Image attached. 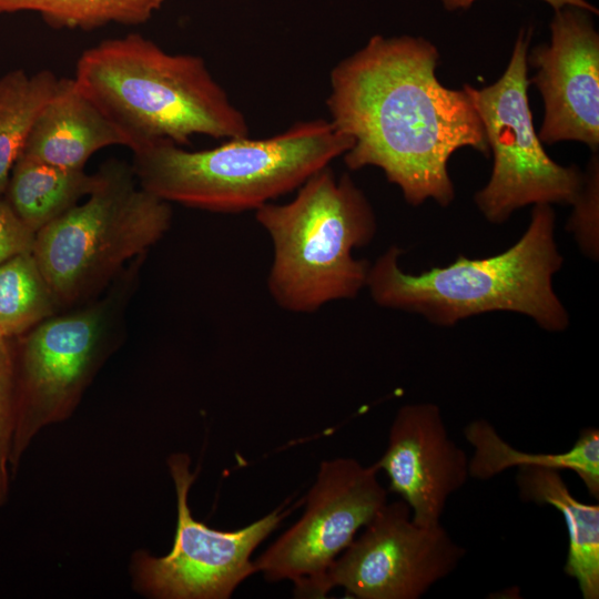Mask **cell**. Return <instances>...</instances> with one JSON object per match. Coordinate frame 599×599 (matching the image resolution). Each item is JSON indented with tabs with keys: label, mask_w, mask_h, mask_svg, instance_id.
Wrapping results in <instances>:
<instances>
[{
	"label": "cell",
	"mask_w": 599,
	"mask_h": 599,
	"mask_svg": "<svg viewBox=\"0 0 599 599\" xmlns=\"http://www.w3.org/2000/svg\"><path fill=\"white\" fill-rule=\"evenodd\" d=\"M438 58L423 38L376 34L329 74V121L353 142L343 155L346 166L379 167L412 205L453 202L447 164L455 151L489 153L465 90L437 79Z\"/></svg>",
	"instance_id": "cell-1"
},
{
	"label": "cell",
	"mask_w": 599,
	"mask_h": 599,
	"mask_svg": "<svg viewBox=\"0 0 599 599\" xmlns=\"http://www.w3.org/2000/svg\"><path fill=\"white\" fill-rule=\"evenodd\" d=\"M73 79L132 152L162 141L184 146L194 135L250 134L244 114L201 57L170 53L140 33L83 50Z\"/></svg>",
	"instance_id": "cell-2"
},
{
	"label": "cell",
	"mask_w": 599,
	"mask_h": 599,
	"mask_svg": "<svg viewBox=\"0 0 599 599\" xmlns=\"http://www.w3.org/2000/svg\"><path fill=\"white\" fill-rule=\"evenodd\" d=\"M400 254L392 246L369 266L366 287L383 307L416 313L439 326L494 311L524 314L549 332L569 325L568 312L552 286L562 256L549 204L535 205L521 237L494 256L470 260L460 255L446 266L410 274L400 268Z\"/></svg>",
	"instance_id": "cell-3"
},
{
	"label": "cell",
	"mask_w": 599,
	"mask_h": 599,
	"mask_svg": "<svg viewBox=\"0 0 599 599\" xmlns=\"http://www.w3.org/2000/svg\"><path fill=\"white\" fill-rule=\"evenodd\" d=\"M352 140L329 120L298 121L264 139H230L202 151L169 141L133 152L138 184L169 203L217 213L256 211L343 156Z\"/></svg>",
	"instance_id": "cell-4"
},
{
	"label": "cell",
	"mask_w": 599,
	"mask_h": 599,
	"mask_svg": "<svg viewBox=\"0 0 599 599\" xmlns=\"http://www.w3.org/2000/svg\"><path fill=\"white\" fill-rule=\"evenodd\" d=\"M296 191L288 203L262 205L255 217L273 245L272 298L288 312L312 313L366 287L370 265L353 251L373 240L376 219L351 176L337 177L329 166Z\"/></svg>",
	"instance_id": "cell-5"
},
{
	"label": "cell",
	"mask_w": 599,
	"mask_h": 599,
	"mask_svg": "<svg viewBox=\"0 0 599 599\" xmlns=\"http://www.w3.org/2000/svg\"><path fill=\"white\" fill-rule=\"evenodd\" d=\"M99 185L35 233L32 254L59 308L82 303L167 232L169 202L142 189L132 166L109 161Z\"/></svg>",
	"instance_id": "cell-6"
},
{
	"label": "cell",
	"mask_w": 599,
	"mask_h": 599,
	"mask_svg": "<svg viewBox=\"0 0 599 599\" xmlns=\"http://www.w3.org/2000/svg\"><path fill=\"white\" fill-rule=\"evenodd\" d=\"M119 296L54 314L13 337L16 423L10 468L44 427L77 409L115 344Z\"/></svg>",
	"instance_id": "cell-7"
},
{
	"label": "cell",
	"mask_w": 599,
	"mask_h": 599,
	"mask_svg": "<svg viewBox=\"0 0 599 599\" xmlns=\"http://www.w3.org/2000/svg\"><path fill=\"white\" fill-rule=\"evenodd\" d=\"M530 31L521 30L507 69L491 85L464 90L484 125L494 166L488 183L476 193L484 216L502 223L529 204H573L585 176L546 153L534 128L528 102L527 52Z\"/></svg>",
	"instance_id": "cell-8"
},
{
	"label": "cell",
	"mask_w": 599,
	"mask_h": 599,
	"mask_svg": "<svg viewBox=\"0 0 599 599\" xmlns=\"http://www.w3.org/2000/svg\"><path fill=\"white\" fill-rule=\"evenodd\" d=\"M184 453L170 455L167 467L176 491L177 521L171 550L155 557L138 550L132 557L133 586L156 599H227L235 588L256 572L252 552L275 530L294 507L283 506L234 531L197 521L187 497L196 473Z\"/></svg>",
	"instance_id": "cell-9"
},
{
	"label": "cell",
	"mask_w": 599,
	"mask_h": 599,
	"mask_svg": "<svg viewBox=\"0 0 599 599\" xmlns=\"http://www.w3.org/2000/svg\"><path fill=\"white\" fill-rule=\"evenodd\" d=\"M377 473L354 458L322 461L303 516L254 561L256 572L292 580L297 598H317L329 566L387 502Z\"/></svg>",
	"instance_id": "cell-10"
},
{
	"label": "cell",
	"mask_w": 599,
	"mask_h": 599,
	"mask_svg": "<svg viewBox=\"0 0 599 599\" xmlns=\"http://www.w3.org/2000/svg\"><path fill=\"white\" fill-rule=\"evenodd\" d=\"M364 528L329 566L317 598L342 587L359 599H418L466 554L441 522H414L404 500L386 502Z\"/></svg>",
	"instance_id": "cell-11"
},
{
	"label": "cell",
	"mask_w": 599,
	"mask_h": 599,
	"mask_svg": "<svg viewBox=\"0 0 599 599\" xmlns=\"http://www.w3.org/2000/svg\"><path fill=\"white\" fill-rule=\"evenodd\" d=\"M589 11L564 7L550 23L549 44L536 47L529 62L537 72L534 83L544 100L540 141L586 143L599 146V35Z\"/></svg>",
	"instance_id": "cell-12"
},
{
	"label": "cell",
	"mask_w": 599,
	"mask_h": 599,
	"mask_svg": "<svg viewBox=\"0 0 599 599\" xmlns=\"http://www.w3.org/2000/svg\"><path fill=\"white\" fill-rule=\"evenodd\" d=\"M468 461L449 437L439 407L416 403L397 410L387 448L374 466L386 474L388 491L409 506L413 521L433 526L440 524L448 498L469 478Z\"/></svg>",
	"instance_id": "cell-13"
},
{
	"label": "cell",
	"mask_w": 599,
	"mask_h": 599,
	"mask_svg": "<svg viewBox=\"0 0 599 599\" xmlns=\"http://www.w3.org/2000/svg\"><path fill=\"white\" fill-rule=\"evenodd\" d=\"M112 145L128 146L120 130L73 78H59L20 155L63 169L84 170L95 152Z\"/></svg>",
	"instance_id": "cell-14"
},
{
	"label": "cell",
	"mask_w": 599,
	"mask_h": 599,
	"mask_svg": "<svg viewBox=\"0 0 599 599\" xmlns=\"http://www.w3.org/2000/svg\"><path fill=\"white\" fill-rule=\"evenodd\" d=\"M516 485L522 501L548 505L561 512L569 536L566 575L573 578L583 599L599 598V505L578 500L560 470L521 466Z\"/></svg>",
	"instance_id": "cell-15"
},
{
	"label": "cell",
	"mask_w": 599,
	"mask_h": 599,
	"mask_svg": "<svg viewBox=\"0 0 599 599\" xmlns=\"http://www.w3.org/2000/svg\"><path fill=\"white\" fill-rule=\"evenodd\" d=\"M464 434L474 447V454L468 461L469 477L474 479L489 480L515 466L571 470L581 479L588 493L596 499L599 498V430L596 427H585L568 450L555 454H528L517 450L485 419L469 423Z\"/></svg>",
	"instance_id": "cell-16"
},
{
	"label": "cell",
	"mask_w": 599,
	"mask_h": 599,
	"mask_svg": "<svg viewBox=\"0 0 599 599\" xmlns=\"http://www.w3.org/2000/svg\"><path fill=\"white\" fill-rule=\"evenodd\" d=\"M100 180L99 171L88 174L20 155L3 194L16 215L37 233L87 197Z\"/></svg>",
	"instance_id": "cell-17"
},
{
	"label": "cell",
	"mask_w": 599,
	"mask_h": 599,
	"mask_svg": "<svg viewBox=\"0 0 599 599\" xmlns=\"http://www.w3.org/2000/svg\"><path fill=\"white\" fill-rule=\"evenodd\" d=\"M59 78L50 70H12L0 78V194L20 156L33 122Z\"/></svg>",
	"instance_id": "cell-18"
},
{
	"label": "cell",
	"mask_w": 599,
	"mask_h": 599,
	"mask_svg": "<svg viewBox=\"0 0 599 599\" xmlns=\"http://www.w3.org/2000/svg\"><path fill=\"white\" fill-rule=\"evenodd\" d=\"M58 311L32 252L0 265V327L7 338L24 334Z\"/></svg>",
	"instance_id": "cell-19"
},
{
	"label": "cell",
	"mask_w": 599,
	"mask_h": 599,
	"mask_svg": "<svg viewBox=\"0 0 599 599\" xmlns=\"http://www.w3.org/2000/svg\"><path fill=\"white\" fill-rule=\"evenodd\" d=\"M165 0H0V13L35 12L53 28L92 30L145 23Z\"/></svg>",
	"instance_id": "cell-20"
},
{
	"label": "cell",
	"mask_w": 599,
	"mask_h": 599,
	"mask_svg": "<svg viewBox=\"0 0 599 599\" xmlns=\"http://www.w3.org/2000/svg\"><path fill=\"white\" fill-rule=\"evenodd\" d=\"M16 423V392L12 338L0 341V507L7 502L10 455Z\"/></svg>",
	"instance_id": "cell-21"
},
{
	"label": "cell",
	"mask_w": 599,
	"mask_h": 599,
	"mask_svg": "<svg viewBox=\"0 0 599 599\" xmlns=\"http://www.w3.org/2000/svg\"><path fill=\"white\" fill-rule=\"evenodd\" d=\"M575 212L570 230L588 255H597L598 250V160L592 158L588 176H585L581 192L572 204Z\"/></svg>",
	"instance_id": "cell-22"
},
{
	"label": "cell",
	"mask_w": 599,
	"mask_h": 599,
	"mask_svg": "<svg viewBox=\"0 0 599 599\" xmlns=\"http://www.w3.org/2000/svg\"><path fill=\"white\" fill-rule=\"evenodd\" d=\"M35 233L12 211L4 199L0 200V265L11 257L32 252Z\"/></svg>",
	"instance_id": "cell-23"
},
{
	"label": "cell",
	"mask_w": 599,
	"mask_h": 599,
	"mask_svg": "<svg viewBox=\"0 0 599 599\" xmlns=\"http://www.w3.org/2000/svg\"><path fill=\"white\" fill-rule=\"evenodd\" d=\"M477 0H441L445 9L453 11L457 9H467ZM550 4L555 11L564 7H576L589 11L590 13H598V10L587 2L586 0H544Z\"/></svg>",
	"instance_id": "cell-24"
},
{
	"label": "cell",
	"mask_w": 599,
	"mask_h": 599,
	"mask_svg": "<svg viewBox=\"0 0 599 599\" xmlns=\"http://www.w3.org/2000/svg\"><path fill=\"white\" fill-rule=\"evenodd\" d=\"M3 338H7V337L4 336V334H3V332H2V329L0 327V341L3 339Z\"/></svg>",
	"instance_id": "cell-25"
}]
</instances>
